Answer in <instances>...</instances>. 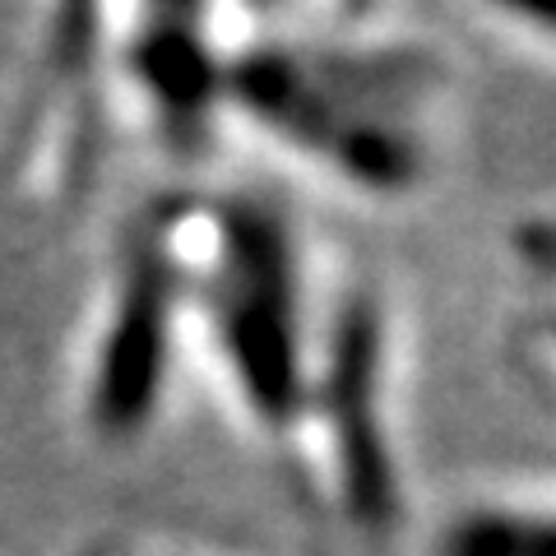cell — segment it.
I'll return each mask as SVG.
<instances>
[{"label":"cell","mask_w":556,"mask_h":556,"mask_svg":"<svg viewBox=\"0 0 556 556\" xmlns=\"http://www.w3.org/2000/svg\"><path fill=\"white\" fill-rule=\"evenodd\" d=\"M431 84L437 70L394 47L265 38L228 56V108L367 195H404L422 177L417 108Z\"/></svg>","instance_id":"6da1fadb"},{"label":"cell","mask_w":556,"mask_h":556,"mask_svg":"<svg viewBox=\"0 0 556 556\" xmlns=\"http://www.w3.org/2000/svg\"><path fill=\"white\" fill-rule=\"evenodd\" d=\"M200 260L186 265V292L200 298L251 413L288 427L302 413V251L288 218L251 195L195 200Z\"/></svg>","instance_id":"7a4b0ae2"},{"label":"cell","mask_w":556,"mask_h":556,"mask_svg":"<svg viewBox=\"0 0 556 556\" xmlns=\"http://www.w3.org/2000/svg\"><path fill=\"white\" fill-rule=\"evenodd\" d=\"M186 298L172 200L153 204L121 260L116 306L102 334L93 376V417L102 431H135L149 422L172 357V320Z\"/></svg>","instance_id":"3957f363"},{"label":"cell","mask_w":556,"mask_h":556,"mask_svg":"<svg viewBox=\"0 0 556 556\" xmlns=\"http://www.w3.org/2000/svg\"><path fill=\"white\" fill-rule=\"evenodd\" d=\"M126 70L177 153H195L228 108V56L208 38V0H139Z\"/></svg>","instance_id":"277c9868"},{"label":"cell","mask_w":556,"mask_h":556,"mask_svg":"<svg viewBox=\"0 0 556 556\" xmlns=\"http://www.w3.org/2000/svg\"><path fill=\"white\" fill-rule=\"evenodd\" d=\"M343 316L334 325V348H329V422L339 431L343 450V478L348 501L357 506L362 525H390L394 510V482L386 459V437L376 417V390H380V348H386V325L376 292H348Z\"/></svg>","instance_id":"5b68a950"},{"label":"cell","mask_w":556,"mask_h":556,"mask_svg":"<svg viewBox=\"0 0 556 556\" xmlns=\"http://www.w3.org/2000/svg\"><path fill=\"white\" fill-rule=\"evenodd\" d=\"M274 28V38H325V28L348 24L367 10V0H247Z\"/></svg>","instance_id":"8992f818"},{"label":"cell","mask_w":556,"mask_h":556,"mask_svg":"<svg viewBox=\"0 0 556 556\" xmlns=\"http://www.w3.org/2000/svg\"><path fill=\"white\" fill-rule=\"evenodd\" d=\"M455 556H556V525H482L455 538Z\"/></svg>","instance_id":"52a82bcc"},{"label":"cell","mask_w":556,"mask_h":556,"mask_svg":"<svg viewBox=\"0 0 556 556\" xmlns=\"http://www.w3.org/2000/svg\"><path fill=\"white\" fill-rule=\"evenodd\" d=\"M501 20L515 24L529 38L556 47V0H486Z\"/></svg>","instance_id":"ba28073f"}]
</instances>
